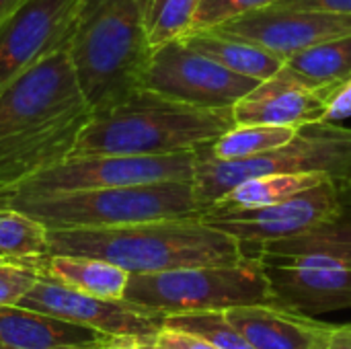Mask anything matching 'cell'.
<instances>
[{
	"instance_id": "obj_13",
	"label": "cell",
	"mask_w": 351,
	"mask_h": 349,
	"mask_svg": "<svg viewBox=\"0 0 351 349\" xmlns=\"http://www.w3.org/2000/svg\"><path fill=\"white\" fill-rule=\"evenodd\" d=\"M212 29L247 39L288 58L317 43L351 35V14L288 10L271 4L230 19Z\"/></svg>"
},
{
	"instance_id": "obj_18",
	"label": "cell",
	"mask_w": 351,
	"mask_h": 349,
	"mask_svg": "<svg viewBox=\"0 0 351 349\" xmlns=\"http://www.w3.org/2000/svg\"><path fill=\"white\" fill-rule=\"evenodd\" d=\"M113 337L19 304L0 306V344L10 349H105Z\"/></svg>"
},
{
	"instance_id": "obj_20",
	"label": "cell",
	"mask_w": 351,
	"mask_h": 349,
	"mask_svg": "<svg viewBox=\"0 0 351 349\" xmlns=\"http://www.w3.org/2000/svg\"><path fill=\"white\" fill-rule=\"evenodd\" d=\"M41 276L105 300H121L130 282L119 265L86 255H45Z\"/></svg>"
},
{
	"instance_id": "obj_29",
	"label": "cell",
	"mask_w": 351,
	"mask_h": 349,
	"mask_svg": "<svg viewBox=\"0 0 351 349\" xmlns=\"http://www.w3.org/2000/svg\"><path fill=\"white\" fill-rule=\"evenodd\" d=\"M274 6L288 8V10H317V12L351 14V0H280Z\"/></svg>"
},
{
	"instance_id": "obj_14",
	"label": "cell",
	"mask_w": 351,
	"mask_h": 349,
	"mask_svg": "<svg viewBox=\"0 0 351 349\" xmlns=\"http://www.w3.org/2000/svg\"><path fill=\"white\" fill-rule=\"evenodd\" d=\"M339 84L308 88L278 70L261 80L245 99L232 105L237 125H288L300 128L323 121L329 101Z\"/></svg>"
},
{
	"instance_id": "obj_35",
	"label": "cell",
	"mask_w": 351,
	"mask_h": 349,
	"mask_svg": "<svg viewBox=\"0 0 351 349\" xmlns=\"http://www.w3.org/2000/svg\"><path fill=\"white\" fill-rule=\"evenodd\" d=\"M16 261H25V259H8V257H0V265H6V263H16ZM39 261V259H35Z\"/></svg>"
},
{
	"instance_id": "obj_30",
	"label": "cell",
	"mask_w": 351,
	"mask_h": 349,
	"mask_svg": "<svg viewBox=\"0 0 351 349\" xmlns=\"http://www.w3.org/2000/svg\"><path fill=\"white\" fill-rule=\"evenodd\" d=\"M156 341L167 349H218L212 346L210 341L191 335V333H183V331H175V329H162L156 335Z\"/></svg>"
},
{
	"instance_id": "obj_16",
	"label": "cell",
	"mask_w": 351,
	"mask_h": 349,
	"mask_svg": "<svg viewBox=\"0 0 351 349\" xmlns=\"http://www.w3.org/2000/svg\"><path fill=\"white\" fill-rule=\"evenodd\" d=\"M274 304L317 317L351 309L350 267H304L265 263Z\"/></svg>"
},
{
	"instance_id": "obj_5",
	"label": "cell",
	"mask_w": 351,
	"mask_h": 349,
	"mask_svg": "<svg viewBox=\"0 0 351 349\" xmlns=\"http://www.w3.org/2000/svg\"><path fill=\"white\" fill-rule=\"evenodd\" d=\"M2 208L19 210L47 230L111 228L152 220L202 218L204 206L193 181H162L144 185L105 187L12 202Z\"/></svg>"
},
{
	"instance_id": "obj_15",
	"label": "cell",
	"mask_w": 351,
	"mask_h": 349,
	"mask_svg": "<svg viewBox=\"0 0 351 349\" xmlns=\"http://www.w3.org/2000/svg\"><path fill=\"white\" fill-rule=\"evenodd\" d=\"M255 349H329L339 325L280 304H247L224 311Z\"/></svg>"
},
{
	"instance_id": "obj_9",
	"label": "cell",
	"mask_w": 351,
	"mask_h": 349,
	"mask_svg": "<svg viewBox=\"0 0 351 349\" xmlns=\"http://www.w3.org/2000/svg\"><path fill=\"white\" fill-rule=\"evenodd\" d=\"M259 80L237 74L189 47L181 37L152 49L142 88L202 109H224L245 99Z\"/></svg>"
},
{
	"instance_id": "obj_7",
	"label": "cell",
	"mask_w": 351,
	"mask_h": 349,
	"mask_svg": "<svg viewBox=\"0 0 351 349\" xmlns=\"http://www.w3.org/2000/svg\"><path fill=\"white\" fill-rule=\"evenodd\" d=\"M123 300L165 317L274 302L265 263L259 257L228 265L130 274Z\"/></svg>"
},
{
	"instance_id": "obj_26",
	"label": "cell",
	"mask_w": 351,
	"mask_h": 349,
	"mask_svg": "<svg viewBox=\"0 0 351 349\" xmlns=\"http://www.w3.org/2000/svg\"><path fill=\"white\" fill-rule=\"evenodd\" d=\"M199 2L202 0H148L146 31L152 49L189 33Z\"/></svg>"
},
{
	"instance_id": "obj_3",
	"label": "cell",
	"mask_w": 351,
	"mask_h": 349,
	"mask_svg": "<svg viewBox=\"0 0 351 349\" xmlns=\"http://www.w3.org/2000/svg\"><path fill=\"white\" fill-rule=\"evenodd\" d=\"M148 0H80L68 41L76 82L90 113L121 103L142 86L152 56Z\"/></svg>"
},
{
	"instance_id": "obj_17",
	"label": "cell",
	"mask_w": 351,
	"mask_h": 349,
	"mask_svg": "<svg viewBox=\"0 0 351 349\" xmlns=\"http://www.w3.org/2000/svg\"><path fill=\"white\" fill-rule=\"evenodd\" d=\"M247 257H259L263 263L304 265V267H350L351 269V206L346 210L290 239L271 241L245 249Z\"/></svg>"
},
{
	"instance_id": "obj_11",
	"label": "cell",
	"mask_w": 351,
	"mask_h": 349,
	"mask_svg": "<svg viewBox=\"0 0 351 349\" xmlns=\"http://www.w3.org/2000/svg\"><path fill=\"white\" fill-rule=\"evenodd\" d=\"M19 306L90 327L113 339H156L167 319L160 313L142 309L123 298H97L45 276H39L35 286L21 298Z\"/></svg>"
},
{
	"instance_id": "obj_22",
	"label": "cell",
	"mask_w": 351,
	"mask_h": 349,
	"mask_svg": "<svg viewBox=\"0 0 351 349\" xmlns=\"http://www.w3.org/2000/svg\"><path fill=\"white\" fill-rule=\"evenodd\" d=\"M327 175L321 173H302V175H263L239 183L218 202H214L206 214H226L239 210H253L278 204L300 191H306L323 183Z\"/></svg>"
},
{
	"instance_id": "obj_31",
	"label": "cell",
	"mask_w": 351,
	"mask_h": 349,
	"mask_svg": "<svg viewBox=\"0 0 351 349\" xmlns=\"http://www.w3.org/2000/svg\"><path fill=\"white\" fill-rule=\"evenodd\" d=\"M348 117H351V76L337 86L335 95L329 101L327 113H325V119L333 121V123L348 119Z\"/></svg>"
},
{
	"instance_id": "obj_27",
	"label": "cell",
	"mask_w": 351,
	"mask_h": 349,
	"mask_svg": "<svg viewBox=\"0 0 351 349\" xmlns=\"http://www.w3.org/2000/svg\"><path fill=\"white\" fill-rule=\"evenodd\" d=\"M276 2H280V0H202L197 10H195L193 25L189 31L212 29V27H218L230 19L243 16L251 10L271 6Z\"/></svg>"
},
{
	"instance_id": "obj_34",
	"label": "cell",
	"mask_w": 351,
	"mask_h": 349,
	"mask_svg": "<svg viewBox=\"0 0 351 349\" xmlns=\"http://www.w3.org/2000/svg\"><path fill=\"white\" fill-rule=\"evenodd\" d=\"M27 0H0V27L25 4Z\"/></svg>"
},
{
	"instance_id": "obj_28",
	"label": "cell",
	"mask_w": 351,
	"mask_h": 349,
	"mask_svg": "<svg viewBox=\"0 0 351 349\" xmlns=\"http://www.w3.org/2000/svg\"><path fill=\"white\" fill-rule=\"evenodd\" d=\"M41 261H16L0 265V306L19 304L41 276Z\"/></svg>"
},
{
	"instance_id": "obj_19",
	"label": "cell",
	"mask_w": 351,
	"mask_h": 349,
	"mask_svg": "<svg viewBox=\"0 0 351 349\" xmlns=\"http://www.w3.org/2000/svg\"><path fill=\"white\" fill-rule=\"evenodd\" d=\"M181 39L189 47H193L195 51L222 64L224 68H228L237 74L255 78L259 82L274 76L286 62V56H282V53L265 49L247 39L234 37L230 33H222L218 29L189 31Z\"/></svg>"
},
{
	"instance_id": "obj_2",
	"label": "cell",
	"mask_w": 351,
	"mask_h": 349,
	"mask_svg": "<svg viewBox=\"0 0 351 349\" xmlns=\"http://www.w3.org/2000/svg\"><path fill=\"white\" fill-rule=\"evenodd\" d=\"M47 255H86L119 265L128 274H158L197 265L243 261L245 249L202 218L152 220L111 228L47 230Z\"/></svg>"
},
{
	"instance_id": "obj_21",
	"label": "cell",
	"mask_w": 351,
	"mask_h": 349,
	"mask_svg": "<svg viewBox=\"0 0 351 349\" xmlns=\"http://www.w3.org/2000/svg\"><path fill=\"white\" fill-rule=\"evenodd\" d=\"M280 70L308 88L341 84L351 76V35L296 51L286 58Z\"/></svg>"
},
{
	"instance_id": "obj_36",
	"label": "cell",
	"mask_w": 351,
	"mask_h": 349,
	"mask_svg": "<svg viewBox=\"0 0 351 349\" xmlns=\"http://www.w3.org/2000/svg\"><path fill=\"white\" fill-rule=\"evenodd\" d=\"M0 349H10V348H6V346H4V344H0Z\"/></svg>"
},
{
	"instance_id": "obj_12",
	"label": "cell",
	"mask_w": 351,
	"mask_h": 349,
	"mask_svg": "<svg viewBox=\"0 0 351 349\" xmlns=\"http://www.w3.org/2000/svg\"><path fill=\"white\" fill-rule=\"evenodd\" d=\"M80 0H27L0 27V95L49 53L68 47Z\"/></svg>"
},
{
	"instance_id": "obj_10",
	"label": "cell",
	"mask_w": 351,
	"mask_h": 349,
	"mask_svg": "<svg viewBox=\"0 0 351 349\" xmlns=\"http://www.w3.org/2000/svg\"><path fill=\"white\" fill-rule=\"evenodd\" d=\"M348 185L327 177L323 183L271 206L226 214H204L202 220L232 239L243 249L302 234L335 216L348 206Z\"/></svg>"
},
{
	"instance_id": "obj_24",
	"label": "cell",
	"mask_w": 351,
	"mask_h": 349,
	"mask_svg": "<svg viewBox=\"0 0 351 349\" xmlns=\"http://www.w3.org/2000/svg\"><path fill=\"white\" fill-rule=\"evenodd\" d=\"M49 253L47 228L12 208H0V257L35 261Z\"/></svg>"
},
{
	"instance_id": "obj_25",
	"label": "cell",
	"mask_w": 351,
	"mask_h": 349,
	"mask_svg": "<svg viewBox=\"0 0 351 349\" xmlns=\"http://www.w3.org/2000/svg\"><path fill=\"white\" fill-rule=\"evenodd\" d=\"M165 327L197 335L218 349H255L247 341V337L226 319L224 311L173 315L165 319Z\"/></svg>"
},
{
	"instance_id": "obj_32",
	"label": "cell",
	"mask_w": 351,
	"mask_h": 349,
	"mask_svg": "<svg viewBox=\"0 0 351 349\" xmlns=\"http://www.w3.org/2000/svg\"><path fill=\"white\" fill-rule=\"evenodd\" d=\"M105 349H167L156 339H117Z\"/></svg>"
},
{
	"instance_id": "obj_23",
	"label": "cell",
	"mask_w": 351,
	"mask_h": 349,
	"mask_svg": "<svg viewBox=\"0 0 351 349\" xmlns=\"http://www.w3.org/2000/svg\"><path fill=\"white\" fill-rule=\"evenodd\" d=\"M288 125H234L226 134L204 142V150L218 160H239L274 150L296 136Z\"/></svg>"
},
{
	"instance_id": "obj_4",
	"label": "cell",
	"mask_w": 351,
	"mask_h": 349,
	"mask_svg": "<svg viewBox=\"0 0 351 349\" xmlns=\"http://www.w3.org/2000/svg\"><path fill=\"white\" fill-rule=\"evenodd\" d=\"M234 125L232 107L202 109L140 86L111 109L93 113L72 154H173L193 150Z\"/></svg>"
},
{
	"instance_id": "obj_37",
	"label": "cell",
	"mask_w": 351,
	"mask_h": 349,
	"mask_svg": "<svg viewBox=\"0 0 351 349\" xmlns=\"http://www.w3.org/2000/svg\"><path fill=\"white\" fill-rule=\"evenodd\" d=\"M350 189H351V181H350Z\"/></svg>"
},
{
	"instance_id": "obj_8",
	"label": "cell",
	"mask_w": 351,
	"mask_h": 349,
	"mask_svg": "<svg viewBox=\"0 0 351 349\" xmlns=\"http://www.w3.org/2000/svg\"><path fill=\"white\" fill-rule=\"evenodd\" d=\"M195 150L173 154H70L33 177L0 191V208L12 202L58 193L144 185L162 181H193Z\"/></svg>"
},
{
	"instance_id": "obj_6",
	"label": "cell",
	"mask_w": 351,
	"mask_h": 349,
	"mask_svg": "<svg viewBox=\"0 0 351 349\" xmlns=\"http://www.w3.org/2000/svg\"><path fill=\"white\" fill-rule=\"evenodd\" d=\"M193 150V187L206 212L239 183L253 177L321 173L348 187L351 181V128L327 119L300 125L290 142L259 156L218 160L202 144Z\"/></svg>"
},
{
	"instance_id": "obj_1",
	"label": "cell",
	"mask_w": 351,
	"mask_h": 349,
	"mask_svg": "<svg viewBox=\"0 0 351 349\" xmlns=\"http://www.w3.org/2000/svg\"><path fill=\"white\" fill-rule=\"evenodd\" d=\"M90 115L66 47L14 80L0 95V191L70 156Z\"/></svg>"
},
{
	"instance_id": "obj_33",
	"label": "cell",
	"mask_w": 351,
	"mask_h": 349,
	"mask_svg": "<svg viewBox=\"0 0 351 349\" xmlns=\"http://www.w3.org/2000/svg\"><path fill=\"white\" fill-rule=\"evenodd\" d=\"M329 349H351V323L337 327V333L333 335Z\"/></svg>"
}]
</instances>
